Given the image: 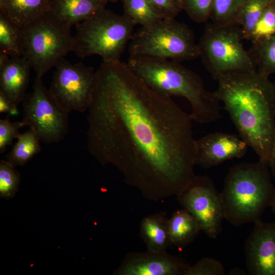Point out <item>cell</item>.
<instances>
[{
	"instance_id": "9",
	"label": "cell",
	"mask_w": 275,
	"mask_h": 275,
	"mask_svg": "<svg viewBox=\"0 0 275 275\" xmlns=\"http://www.w3.org/2000/svg\"><path fill=\"white\" fill-rule=\"evenodd\" d=\"M24 126H29L46 144L62 140L68 131V115L44 86L42 78L36 76L31 93L23 101Z\"/></svg>"
},
{
	"instance_id": "37",
	"label": "cell",
	"mask_w": 275,
	"mask_h": 275,
	"mask_svg": "<svg viewBox=\"0 0 275 275\" xmlns=\"http://www.w3.org/2000/svg\"><path fill=\"white\" fill-rule=\"evenodd\" d=\"M273 2H274L275 3V0H272Z\"/></svg>"
},
{
	"instance_id": "17",
	"label": "cell",
	"mask_w": 275,
	"mask_h": 275,
	"mask_svg": "<svg viewBox=\"0 0 275 275\" xmlns=\"http://www.w3.org/2000/svg\"><path fill=\"white\" fill-rule=\"evenodd\" d=\"M52 0H0V11L21 28L50 11Z\"/></svg>"
},
{
	"instance_id": "24",
	"label": "cell",
	"mask_w": 275,
	"mask_h": 275,
	"mask_svg": "<svg viewBox=\"0 0 275 275\" xmlns=\"http://www.w3.org/2000/svg\"><path fill=\"white\" fill-rule=\"evenodd\" d=\"M124 14L136 24L146 26L161 19L147 0H122Z\"/></svg>"
},
{
	"instance_id": "15",
	"label": "cell",
	"mask_w": 275,
	"mask_h": 275,
	"mask_svg": "<svg viewBox=\"0 0 275 275\" xmlns=\"http://www.w3.org/2000/svg\"><path fill=\"white\" fill-rule=\"evenodd\" d=\"M31 68L29 61L24 57H10L0 66V92L16 106L26 95Z\"/></svg>"
},
{
	"instance_id": "22",
	"label": "cell",
	"mask_w": 275,
	"mask_h": 275,
	"mask_svg": "<svg viewBox=\"0 0 275 275\" xmlns=\"http://www.w3.org/2000/svg\"><path fill=\"white\" fill-rule=\"evenodd\" d=\"M249 52L259 73L268 77L275 73V35L253 44Z\"/></svg>"
},
{
	"instance_id": "13",
	"label": "cell",
	"mask_w": 275,
	"mask_h": 275,
	"mask_svg": "<svg viewBox=\"0 0 275 275\" xmlns=\"http://www.w3.org/2000/svg\"><path fill=\"white\" fill-rule=\"evenodd\" d=\"M248 147L239 135L222 132L209 133L195 140L196 165L207 169L241 158L246 153Z\"/></svg>"
},
{
	"instance_id": "21",
	"label": "cell",
	"mask_w": 275,
	"mask_h": 275,
	"mask_svg": "<svg viewBox=\"0 0 275 275\" xmlns=\"http://www.w3.org/2000/svg\"><path fill=\"white\" fill-rule=\"evenodd\" d=\"M16 139L17 142L8 154L7 160L14 166H23L40 151V140L31 128L24 133H19Z\"/></svg>"
},
{
	"instance_id": "20",
	"label": "cell",
	"mask_w": 275,
	"mask_h": 275,
	"mask_svg": "<svg viewBox=\"0 0 275 275\" xmlns=\"http://www.w3.org/2000/svg\"><path fill=\"white\" fill-rule=\"evenodd\" d=\"M22 28L0 11V52L12 58L23 57Z\"/></svg>"
},
{
	"instance_id": "6",
	"label": "cell",
	"mask_w": 275,
	"mask_h": 275,
	"mask_svg": "<svg viewBox=\"0 0 275 275\" xmlns=\"http://www.w3.org/2000/svg\"><path fill=\"white\" fill-rule=\"evenodd\" d=\"M130 57L182 62L199 57L192 31L175 18H162L142 26L132 35L128 45Z\"/></svg>"
},
{
	"instance_id": "14",
	"label": "cell",
	"mask_w": 275,
	"mask_h": 275,
	"mask_svg": "<svg viewBox=\"0 0 275 275\" xmlns=\"http://www.w3.org/2000/svg\"><path fill=\"white\" fill-rule=\"evenodd\" d=\"M189 265L167 252L128 253L114 272L117 275H185Z\"/></svg>"
},
{
	"instance_id": "5",
	"label": "cell",
	"mask_w": 275,
	"mask_h": 275,
	"mask_svg": "<svg viewBox=\"0 0 275 275\" xmlns=\"http://www.w3.org/2000/svg\"><path fill=\"white\" fill-rule=\"evenodd\" d=\"M136 25L124 14L104 7L76 24L72 51L80 58L99 56L104 62L121 61Z\"/></svg>"
},
{
	"instance_id": "34",
	"label": "cell",
	"mask_w": 275,
	"mask_h": 275,
	"mask_svg": "<svg viewBox=\"0 0 275 275\" xmlns=\"http://www.w3.org/2000/svg\"><path fill=\"white\" fill-rule=\"evenodd\" d=\"M272 212L275 214V195L270 206Z\"/></svg>"
},
{
	"instance_id": "35",
	"label": "cell",
	"mask_w": 275,
	"mask_h": 275,
	"mask_svg": "<svg viewBox=\"0 0 275 275\" xmlns=\"http://www.w3.org/2000/svg\"><path fill=\"white\" fill-rule=\"evenodd\" d=\"M273 86V98H274V108H275V81L272 82Z\"/></svg>"
},
{
	"instance_id": "28",
	"label": "cell",
	"mask_w": 275,
	"mask_h": 275,
	"mask_svg": "<svg viewBox=\"0 0 275 275\" xmlns=\"http://www.w3.org/2000/svg\"><path fill=\"white\" fill-rule=\"evenodd\" d=\"M184 10L194 21L201 23L210 18L213 0H179Z\"/></svg>"
},
{
	"instance_id": "8",
	"label": "cell",
	"mask_w": 275,
	"mask_h": 275,
	"mask_svg": "<svg viewBox=\"0 0 275 275\" xmlns=\"http://www.w3.org/2000/svg\"><path fill=\"white\" fill-rule=\"evenodd\" d=\"M71 26L50 11L22 28L23 57L36 76L42 78L69 52L72 51Z\"/></svg>"
},
{
	"instance_id": "23",
	"label": "cell",
	"mask_w": 275,
	"mask_h": 275,
	"mask_svg": "<svg viewBox=\"0 0 275 275\" xmlns=\"http://www.w3.org/2000/svg\"><path fill=\"white\" fill-rule=\"evenodd\" d=\"M272 0H245L238 14L236 24L240 29L243 39L250 37L258 20Z\"/></svg>"
},
{
	"instance_id": "36",
	"label": "cell",
	"mask_w": 275,
	"mask_h": 275,
	"mask_svg": "<svg viewBox=\"0 0 275 275\" xmlns=\"http://www.w3.org/2000/svg\"><path fill=\"white\" fill-rule=\"evenodd\" d=\"M103 1H104L105 3H108V2H112V3H115V2H117L118 1H121L122 0H103Z\"/></svg>"
},
{
	"instance_id": "16",
	"label": "cell",
	"mask_w": 275,
	"mask_h": 275,
	"mask_svg": "<svg viewBox=\"0 0 275 275\" xmlns=\"http://www.w3.org/2000/svg\"><path fill=\"white\" fill-rule=\"evenodd\" d=\"M106 4L103 0H52L50 12L71 26L87 19Z\"/></svg>"
},
{
	"instance_id": "26",
	"label": "cell",
	"mask_w": 275,
	"mask_h": 275,
	"mask_svg": "<svg viewBox=\"0 0 275 275\" xmlns=\"http://www.w3.org/2000/svg\"><path fill=\"white\" fill-rule=\"evenodd\" d=\"M275 35V3L267 6L256 24L249 40L257 44Z\"/></svg>"
},
{
	"instance_id": "27",
	"label": "cell",
	"mask_w": 275,
	"mask_h": 275,
	"mask_svg": "<svg viewBox=\"0 0 275 275\" xmlns=\"http://www.w3.org/2000/svg\"><path fill=\"white\" fill-rule=\"evenodd\" d=\"M20 181V175L15 166L7 160H1V197L7 200L13 197L18 189Z\"/></svg>"
},
{
	"instance_id": "1",
	"label": "cell",
	"mask_w": 275,
	"mask_h": 275,
	"mask_svg": "<svg viewBox=\"0 0 275 275\" xmlns=\"http://www.w3.org/2000/svg\"><path fill=\"white\" fill-rule=\"evenodd\" d=\"M88 111L89 153L103 166H115L145 198L177 196L196 176L190 114L127 63L102 62Z\"/></svg>"
},
{
	"instance_id": "12",
	"label": "cell",
	"mask_w": 275,
	"mask_h": 275,
	"mask_svg": "<svg viewBox=\"0 0 275 275\" xmlns=\"http://www.w3.org/2000/svg\"><path fill=\"white\" fill-rule=\"evenodd\" d=\"M254 224L244 246L247 270L251 275H275V222Z\"/></svg>"
},
{
	"instance_id": "10",
	"label": "cell",
	"mask_w": 275,
	"mask_h": 275,
	"mask_svg": "<svg viewBox=\"0 0 275 275\" xmlns=\"http://www.w3.org/2000/svg\"><path fill=\"white\" fill-rule=\"evenodd\" d=\"M49 90L67 113L88 111L94 93L96 72L81 63L73 64L64 58L56 66Z\"/></svg>"
},
{
	"instance_id": "18",
	"label": "cell",
	"mask_w": 275,
	"mask_h": 275,
	"mask_svg": "<svg viewBox=\"0 0 275 275\" xmlns=\"http://www.w3.org/2000/svg\"><path fill=\"white\" fill-rule=\"evenodd\" d=\"M140 233L148 251L167 252L171 245L168 218L164 212L156 213L144 217L141 223Z\"/></svg>"
},
{
	"instance_id": "11",
	"label": "cell",
	"mask_w": 275,
	"mask_h": 275,
	"mask_svg": "<svg viewBox=\"0 0 275 275\" xmlns=\"http://www.w3.org/2000/svg\"><path fill=\"white\" fill-rule=\"evenodd\" d=\"M177 198L183 208L197 219L208 237H218L225 218L220 193L211 178L196 175Z\"/></svg>"
},
{
	"instance_id": "7",
	"label": "cell",
	"mask_w": 275,
	"mask_h": 275,
	"mask_svg": "<svg viewBox=\"0 0 275 275\" xmlns=\"http://www.w3.org/2000/svg\"><path fill=\"white\" fill-rule=\"evenodd\" d=\"M242 39L237 24L212 23L206 26L198 43L199 57L214 79L225 74L257 70Z\"/></svg>"
},
{
	"instance_id": "31",
	"label": "cell",
	"mask_w": 275,
	"mask_h": 275,
	"mask_svg": "<svg viewBox=\"0 0 275 275\" xmlns=\"http://www.w3.org/2000/svg\"><path fill=\"white\" fill-rule=\"evenodd\" d=\"M162 18H175L182 8L179 0H147Z\"/></svg>"
},
{
	"instance_id": "19",
	"label": "cell",
	"mask_w": 275,
	"mask_h": 275,
	"mask_svg": "<svg viewBox=\"0 0 275 275\" xmlns=\"http://www.w3.org/2000/svg\"><path fill=\"white\" fill-rule=\"evenodd\" d=\"M171 245L182 250L190 244L202 231L197 219L184 209L175 211L168 219Z\"/></svg>"
},
{
	"instance_id": "4",
	"label": "cell",
	"mask_w": 275,
	"mask_h": 275,
	"mask_svg": "<svg viewBox=\"0 0 275 275\" xmlns=\"http://www.w3.org/2000/svg\"><path fill=\"white\" fill-rule=\"evenodd\" d=\"M268 166L259 160L241 163L229 170L220 195L224 218L231 225L259 221L270 206L275 187Z\"/></svg>"
},
{
	"instance_id": "2",
	"label": "cell",
	"mask_w": 275,
	"mask_h": 275,
	"mask_svg": "<svg viewBox=\"0 0 275 275\" xmlns=\"http://www.w3.org/2000/svg\"><path fill=\"white\" fill-rule=\"evenodd\" d=\"M215 93L239 136L269 165L275 147L272 82L257 70L221 76Z\"/></svg>"
},
{
	"instance_id": "30",
	"label": "cell",
	"mask_w": 275,
	"mask_h": 275,
	"mask_svg": "<svg viewBox=\"0 0 275 275\" xmlns=\"http://www.w3.org/2000/svg\"><path fill=\"white\" fill-rule=\"evenodd\" d=\"M24 126L21 122H11L9 117L0 120V153H4L11 145L13 140L19 133V129Z\"/></svg>"
},
{
	"instance_id": "33",
	"label": "cell",
	"mask_w": 275,
	"mask_h": 275,
	"mask_svg": "<svg viewBox=\"0 0 275 275\" xmlns=\"http://www.w3.org/2000/svg\"><path fill=\"white\" fill-rule=\"evenodd\" d=\"M269 166L270 167L272 175L275 178V147L273 149L271 160L269 163Z\"/></svg>"
},
{
	"instance_id": "3",
	"label": "cell",
	"mask_w": 275,
	"mask_h": 275,
	"mask_svg": "<svg viewBox=\"0 0 275 275\" xmlns=\"http://www.w3.org/2000/svg\"><path fill=\"white\" fill-rule=\"evenodd\" d=\"M128 67L149 87L170 97L184 98L190 116L200 123H210L221 117V102L215 92L207 90L199 75L179 62L159 58L130 57Z\"/></svg>"
},
{
	"instance_id": "25",
	"label": "cell",
	"mask_w": 275,
	"mask_h": 275,
	"mask_svg": "<svg viewBox=\"0 0 275 275\" xmlns=\"http://www.w3.org/2000/svg\"><path fill=\"white\" fill-rule=\"evenodd\" d=\"M245 0H213L210 18L220 25L236 24L239 11Z\"/></svg>"
},
{
	"instance_id": "29",
	"label": "cell",
	"mask_w": 275,
	"mask_h": 275,
	"mask_svg": "<svg viewBox=\"0 0 275 275\" xmlns=\"http://www.w3.org/2000/svg\"><path fill=\"white\" fill-rule=\"evenodd\" d=\"M225 269L218 261L209 257H205L193 265H189L185 275H224Z\"/></svg>"
},
{
	"instance_id": "32",
	"label": "cell",
	"mask_w": 275,
	"mask_h": 275,
	"mask_svg": "<svg viewBox=\"0 0 275 275\" xmlns=\"http://www.w3.org/2000/svg\"><path fill=\"white\" fill-rule=\"evenodd\" d=\"M0 113H7L9 116L18 114L17 106L10 101L1 92H0Z\"/></svg>"
}]
</instances>
